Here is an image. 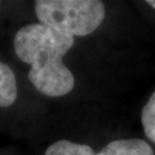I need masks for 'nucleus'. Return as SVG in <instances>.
Masks as SVG:
<instances>
[{
    "instance_id": "7ed1b4c3",
    "label": "nucleus",
    "mask_w": 155,
    "mask_h": 155,
    "mask_svg": "<svg viewBox=\"0 0 155 155\" xmlns=\"http://www.w3.org/2000/svg\"><path fill=\"white\" fill-rule=\"evenodd\" d=\"M97 155H154V152L141 139H118L106 145Z\"/></svg>"
},
{
    "instance_id": "39448f33",
    "label": "nucleus",
    "mask_w": 155,
    "mask_h": 155,
    "mask_svg": "<svg viewBox=\"0 0 155 155\" xmlns=\"http://www.w3.org/2000/svg\"><path fill=\"white\" fill-rule=\"evenodd\" d=\"M44 155H97V153L89 145L59 140L51 145Z\"/></svg>"
},
{
    "instance_id": "0eeeda50",
    "label": "nucleus",
    "mask_w": 155,
    "mask_h": 155,
    "mask_svg": "<svg viewBox=\"0 0 155 155\" xmlns=\"http://www.w3.org/2000/svg\"><path fill=\"white\" fill-rule=\"evenodd\" d=\"M147 4H148V5H150L155 9V0H150V1H147Z\"/></svg>"
},
{
    "instance_id": "f257e3e1",
    "label": "nucleus",
    "mask_w": 155,
    "mask_h": 155,
    "mask_svg": "<svg viewBox=\"0 0 155 155\" xmlns=\"http://www.w3.org/2000/svg\"><path fill=\"white\" fill-rule=\"evenodd\" d=\"M74 44V37L41 23L24 25L14 37L16 55L30 66V83L47 97H63L74 89L75 77L62 60Z\"/></svg>"
},
{
    "instance_id": "20e7f679",
    "label": "nucleus",
    "mask_w": 155,
    "mask_h": 155,
    "mask_svg": "<svg viewBox=\"0 0 155 155\" xmlns=\"http://www.w3.org/2000/svg\"><path fill=\"white\" fill-rule=\"evenodd\" d=\"M17 98L15 75L9 67L0 62V107H9Z\"/></svg>"
},
{
    "instance_id": "423d86ee",
    "label": "nucleus",
    "mask_w": 155,
    "mask_h": 155,
    "mask_svg": "<svg viewBox=\"0 0 155 155\" xmlns=\"http://www.w3.org/2000/svg\"><path fill=\"white\" fill-rule=\"evenodd\" d=\"M141 123L146 137L155 143V92L150 97L141 111Z\"/></svg>"
},
{
    "instance_id": "f03ea898",
    "label": "nucleus",
    "mask_w": 155,
    "mask_h": 155,
    "mask_svg": "<svg viewBox=\"0 0 155 155\" xmlns=\"http://www.w3.org/2000/svg\"><path fill=\"white\" fill-rule=\"evenodd\" d=\"M35 12L41 24L74 38L94 32L106 16L99 0H37Z\"/></svg>"
}]
</instances>
